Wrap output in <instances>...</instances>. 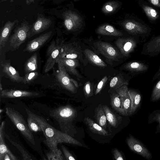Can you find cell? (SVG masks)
Wrapping results in <instances>:
<instances>
[{
  "instance_id": "33",
  "label": "cell",
  "mask_w": 160,
  "mask_h": 160,
  "mask_svg": "<svg viewBox=\"0 0 160 160\" xmlns=\"http://www.w3.org/2000/svg\"><path fill=\"white\" fill-rule=\"evenodd\" d=\"M154 122L158 123L157 126L155 133H159L160 132V109L153 111L148 116V124H151Z\"/></svg>"
},
{
  "instance_id": "46",
  "label": "cell",
  "mask_w": 160,
  "mask_h": 160,
  "mask_svg": "<svg viewBox=\"0 0 160 160\" xmlns=\"http://www.w3.org/2000/svg\"><path fill=\"white\" fill-rule=\"evenodd\" d=\"M160 78V65L158 71L156 73L153 77L152 82H153L157 79Z\"/></svg>"
},
{
  "instance_id": "15",
  "label": "cell",
  "mask_w": 160,
  "mask_h": 160,
  "mask_svg": "<svg viewBox=\"0 0 160 160\" xmlns=\"http://www.w3.org/2000/svg\"><path fill=\"white\" fill-rule=\"evenodd\" d=\"M52 33V31H49L29 42L23 51L32 52L37 50L49 40Z\"/></svg>"
},
{
  "instance_id": "44",
  "label": "cell",
  "mask_w": 160,
  "mask_h": 160,
  "mask_svg": "<svg viewBox=\"0 0 160 160\" xmlns=\"http://www.w3.org/2000/svg\"><path fill=\"white\" fill-rule=\"evenodd\" d=\"M112 153L115 160H124L122 153L117 148L112 149Z\"/></svg>"
},
{
  "instance_id": "35",
  "label": "cell",
  "mask_w": 160,
  "mask_h": 160,
  "mask_svg": "<svg viewBox=\"0 0 160 160\" xmlns=\"http://www.w3.org/2000/svg\"><path fill=\"white\" fill-rule=\"evenodd\" d=\"M119 5V3L116 1L108 2L103 5L102 11L105 13H111L115 11L118 8Z\"/></svg>"
},
{
  "instance_id": "38",
  "label": "cell",
  "mask_w": 160,
  "mask_h": 160,
  "mask_svg": "<svg viewBox=\"0 0 160 160\" xmlns=\"http://www.w3.org/2000/svg\"><path fill=\"white\" fill-rule=\"evenodd\" d=\"M47 156L48 160H64L62 152L59 149L56 153L50 151L47 153Z\"/></svg>"
},
{
  "instance_id": "12",
  "label": "cell",
  "mask_w": 160,
  "mask_h": 160,
  "mask_svg": "<svg viewBox=\"0 0 160 160\" xmlns=\"http://www.w3.org/2000/svg\"><path fill=\"white\" fill-rule=\"evenodd\" d=\"M3 75L13 82L24 84V77L20 75L17 71L11 64L10 61H6L1 63Z\"/></svg>"
},
{
  "instance_id": "42",
  "label": "cell",
  "mask_w": 160,
  "mask_h": 160,
  "mask_svg": "<svg viewBox=\"0 0 160 160\" xmlns=\"http://www.w3.org/2000/svg\"><path fill=\"white\" fill-rule=\"evenodd\" d=\"M61 148L66 160H76L65 146L62 145L61 146Z\"/></svg>"
},
{
  "instance_id": "43",
  "label": "cell",
  "mask_w": 160,
  "mask_h": 160,
  "mask_svg": "<svg viewBox=\"0 0 160 160\" xmlns=\"http://www.w3.org/2000/svg\"><path fill=\"white\" fill-rule=\"evenodd\" d=\"M108 77L106 76L98 83L95 92V95L98 94L103 88L108 80Z\"/></svg>"
},
{
  "instance_id": "8",
  "label": "cell",
  "mask_w": 160,
  "mask_h": 160,
  "mask_svg": "<svg viewBox=\"0 0 160 160\" xmlns=\"http://www.w3.org/2000/svg\"><path fill=\"white\" fill-rule=\"evenodd\" d=\"M126 142L129 149L148 160L152 158V154L147 147L139 140L129 134L126 139Z\"/></svg>"
},
{
  "instance_id": "22",
  "label": "cell",
  "mask_w": 160,
  "mask_h": 160,
  "mask_svg": "<svg viewBox=\"0 0 160 160\" xmlns=\"http://www.w3.org/2000/svg\"><path fill=\"white\" fill-rule=\"evenodd\" d=\"M57 61L61 62L63 65L67 72L71 74L76 76L78 78H82L76 69V68L79 65L78 60L58 58Z\"/></svg>"
},
{
  "instance_id": "32",
  "label": "cell",
  "mask_w": 160,
  "mask_h": 160,
  "mask_svg": "<svg viewBox=\"0 0 160 160\" xmlns=\"http://www.w3.org/2000/svg\"><path fill=\"white\" fill-rule=\"evenodd\" d=\"M102 106L107 120L109 123L112 127H117L118 124V121L117 117L108 106L104 105Z\"/></svg>"
},
{
  "instance_id": "24",
  "label": "cell",
  "mask_w": 160,
  "mask_h": 160,
  "mask_svg": "<svg viewBox=\"0 0 160 160\" xmlns=\"http://www.w3.org/2000/svg\"><path fill=\"white\" fill-rule=\"evenodd\" d=\"M84 121L89 129L92 132L104 136H107L110 134L107 131L90 118H85Z\"/></svg>"
},
{
  "instance_id": "18",
  "label": "cell",
  "mask_w": 160,
  "mask_h": 160,
  "mask_svg": "<svg viewBox=\"0 0 160 160\" xmlns=\"http://www.w3.org/2000/svg\"><path fill=\"white\" fill-rule=\"evenodd\" d=\"M80 55V53L77 48L72 44H63L58 58L78 60Z\"/></svg>"
},
{
  "instance_id": "41",
  "label": "cell",
  "mask_w": 160,
  "mask_h": 160,
  "mask_svg": "<svg viewBox=\"0 0 160 160\" xmlns=\"http://www.w3.org/2000/svg\"><path fill=\"white\" fill-rule=\"evenodd\" d=\"M128 85H124L115 90L117 94L122 97L129 94Z\"/></svg>"
},
{
  "instance_id": "14",
  "label": "cell",
  "mask_w": 160,
  "mask_h": 160,
  "mask_svg": "<svg viewBox=\"0 0 160 160\" xmlns=\"http://www.w3.org/2000/svg\"><path fill=\"white\" fill-rule=\"evenodd\" d=\"M52 21L50 19L45 18L42 15H38L28 32V38H30L46 30L50 27Z\"/></svg>"
},
{
  "instance_id": "4",
  "label": "cell",
  "mask_w": 160,
  "mask_h": 160,
  "mask_svg": "<svg viewBox=\"0 0 160 160\" xmlns=\"http://www.w3.org/2000/svg\"><path fill=\"white\" fill-rule=\"evenodd\" d=\"M6 113L26 139L33 145L35 142L32 134L23 116L13 108L7 107Z\"/></svg>"
},
{
  "instance_id": "16",
  "label": "cell",
  "mask_w": 160,
  "mask_h": 160,
  "mask_svg": "<svg viewBox=\"0 0 160 160\" xmlns=\"http://www.w3.org/2000/svg\"><path fill=\"white\" fill-rule=\"evenodd\" d=\"M40 93L30 91L5 89L0 92L1 98H15L35 97L39 96Z\"/></svg>"
},
{
  "instance_id": "13",
  "label": "cell",
  "mask_w": 160,
  "mask_h": 160,
  "mask_svg": "<svg viewBox=\"0 0 160 160\" xmlns=\"http://www.w3.org/2000/svg\"><path fill=\"white\" fill-rule=\"evenodd\" d=\"M95 48L109 60H114L119 55L118 52L111 44L106 42L98 41L94 44Z\"/></svg>"
},
{
  "instance_id": "21",
  "label": "cell",
  "mask_w": 160,
  "mask_h": 160,
  "mask_svg": "<svg viewBox=\"0 0 160 160\" xmlns=\"http://www.w3.org/2000/svg\"><path fill=\"white\" fill-rule=\"evenodd\" d=\"M124 68L126 70L137 75L147 71L149 66L142 62L134 61L127 63L124 66Z\"/></svg>"
},
{
  "instance_id": "28",
  "label": "cell",
  "mask_w": 160,
  "mask_h": 160,
  "mask_svg": "<svg viewBox=\"0 0 160 160\" xmlns=\"http://www.w3.org/2000/svg\"><path fill=\"white\" fill-rule=\"evenodd\" d=\"M84 53L87 58L93 64L102 68L107 67L106 63L91 50L88 49H85Z\"/></svg>"
},
{
  "instance_id": "31",
  "label": "cell",
  "mask_w": 160,
  "mask_h": 160,
  "mask_svg": "<svg viewBox=\"0 0 160 160\" xmlns=\"http://www.w3.org/2000/svg\"><path fill=\"white\" fill-rule=\"evenodd\" d=\"M25 109L28 115V125L30 131L35 132H42L41 126L32 116L30 112V111L28 109L26 108Z\"/></svg>"
},
{
  "instance_id": "7",
  "label": "cell",
  "mask_w": 160,
  "mask_h": 160,
  "mask_svg": "<svg viewBox=\"0 0 160 160\" xmlns=\"http://www.w3.org/2000/svg\"><path fill=\"white\" fill-rule=\"evenodd\" d=\"M58 69L56 71V78L60 85L64 88L72 93L77 92V88L72 82V78L69 76L63 65L57 61Z\"/></svg>"
},
{
  "instance_id": "17",
  "label": "cell",
  "mask_w": 160,
  "mask_h": 160,
  "mask_svg": "<svg viewBox=\"0 0 160 160\" xmlns=\"http://www.w3.org/2000/svg\"><path fill=\"white\" fill-rule=\"evenodd\" d=\"M138 3L151 23H155L160 18L159 12L149 5L148 2L143 0H139Z\"/></svg>"
},
{
  "instance_id": "23",
  "label": "cell",
  "mask_w": 160,
  "mask_h": 160,
  "mask_svg": "<svg viewBox=\"0 0 160 160\" xmlns=\"http://www.w3.org/2000/svg\"><path fill=\"white\" fill-rule=\"evenodd\" d=\"M128 93L132 102L130 116L135 113L140 107L142 96L140 92L137 90L130 89Z\"/></svg>"
},
{
  "instance_id": "37",
  "label": "cell",
  "mask_w": 160,
  "mask_h": 160,
  "mask_svg": "<svg viewBox=\"0 0 160 160\" xmlns=\"http://www.w3.org/2000/svg\"><path fill=\"white\" fill-rule=\"evenodd\" d=\"M150 101L156 102L160 100V79L154 87L151 93Z\"/></svg>"
},
{
  "instance_id": "5",
  "label": "cell",
  "mask_w": 160,
  "mask_h": 160,
  "mask_svg": "<svg viewBox=\"0 0 160 160\" xmlns=\"http://www.w3.org/2000/svg\"><path fill=\"white\" fill-rule=\"evenodd\" d=\"M63 42L59 38L53 39L47 48L46 53V61L43 69V72L45 73L53 67L60 54Z\"/></svg>"
},
{
  "instance_id": "30",
  "label": "cell",
  "mask_w": 160,
  "mask_h": 160,
  "mask_svg": "<svg viewBox=\"0 0 160 160\" xmlns=\"http://www.w3.org/2000/svg\"><path fill=\"white\" fill-rule=\"evenodd\" d=\"M129 81L125 79L122 75H118L113 77L110 82V89L116 90L124 85H128Z\"/></svg>"
},
{
  "instance_id": "6",
  "label": "cell",
  "mask_w": 160,
  "mask_h": 160,
  "mask_svg": "<svg viewBox=\"0 0 160 160\" xmlns=\"http://www.w3.org/2000/svg\"><path fill=\"white\" fill-rule=\"evenodd\" d=\"M28 22L25 21L16 28L9 41L10 50H16L28 38V32L32 27Z\"/></svg>"
},
{
  "instance_id": "9",
  "label": "cell",
  "mask_w": 160,
  "mask_h": 160,
  "mask_svg": "<svg viewBox=\"0 0 160 160\" xmlns=\"http://www.w3.org/2000/svg\"><path fill=\"white\" fill-rule=\"evenodd\" d=\"M140 42V38L132 37L120 38L117 39L115 44L122 54L129 57Z\"/></svg>"
},
{
  "instance_id": "20",
  "label": "cell",
  "mask_w": 160,
  "mask_h": 160,
  "mask_svg": "<svg viewBox=\"0 0 160 160\" xmlns=\"http://www.w3.org/2000/svg\"><path fill=\"white\" fill-rule=\"evenodd\" d=\"M5 121H3L0 125V160H4L5 154L7 153L12 160H19L11 152L7 147L4 141V128Z\"/></svg>"
},
{
  "instance_id": "27",
  "label": "cell",
  "mask_w": 160,
  "mask_h": 160,
  "mask_svg": "<svg viewBox=\"0 0 160 160\" xmlns=\"http://www.w3.org/2000/svg\"><path fill=\"white\" fill-rule=\"evenodd\" d=\"M95 118L97 123L104 129L107 128V119L103 108L102 105L100 104L95 111Z\"/></svg>"
},
{
  "instance_id": "25",
  "label": "cell",
  "mask_w": 160,
  "mask_h": 160,
  "mask_svg": "<svg viewBox=\"0 0 160 160\" xmlns=\"http://www.w3.org/2000/svg\"><path fill=\"white\" fill-rule=\"evenodd\" d=\"M96 32L99 34L110 36L118 37L122 35V32L112 25L107 24L100 26L97 29Z\"/></svg>"
},
{
  "instance_id": "29",
  "label": "cell",
  "mask_w": 160,
  "mask_h": 160,
  "mask_svg": "<svg viewBox=\"0 0 160 160\" xmlns=\"http://www.w3.org/2000/svg\"><path fill=\"white\" fill-rule=\"evenodd\" d=\"M111 104L112 107L122 115L125 116L122 108L121 98L117 93H113L110 95Z\"/></svg>"
},
{
  "instance_id": "34",
  "label": "cell",
  "mask_w": 160,
  "mask_h": 160,
  "mask_svg": "<svg viewBox=\"0 0 160 160\" xmlns=\"http://www.w3.org/2000/svg\"><path fill=\"white\" fill-rule=\"evenodd\" d=\"M121 99L122 107L124 112L125 116H130L132 102L129 94L121 97Z\"/></svg>"
},
{
  "instance_id": "2",
  "label": "cell",
  "mask_w": 160,
  "mask_h": 160,
  "mask_svg": "<svg viewBox=\"0 0 160 160\" xmlns=\"http://www.w3.org/2000/svg\"><path fill=\"white\" fill-rule=\"evenodd\" d=\"M75 108L70 105L60 106L50 111V115L58 122L62 132L68 134L69 124L76 116Z\"/></svg>"
},
{
  "instance_id": "3",
  "label": "cell",
  "mask_w": 160,
  "mask_h": 160,
  "mask_svg": "<svg viewBox=\"0 0 160 160\" xmlns=\"http://www.w3.org/2000/svg\"><path fill=\"white\" fill-rule=\"evenodd\" d=\"M124 29L128 33L144 41L150 35L152 29L143 21L138 18L128 19L122 23Z\"/></svg>"
},
{
  "instance_id": "10",
  "label": "cell",
  "mask_w": 160,
  "mask_h": 160,
  "mask_svg": "<svg viewBox=\"0 0 160 160\" xmlns=\"http://www.w3.org/2000/svg\"><path fill=\"white\" fill-rule=\"evenodd\" d=\"M141 54L149 57H153L160 54V35L153 36L142 46Z\"/></svg>"
},
{
  "instance_id": "26",
  "label": "cell",
  "mask_w": 160,
  "mask_h": 160,
  "mask_svg": "<svg viewBox=\"0 0 160 160\" xmlns=\"http://www.w3.org/2000/svg\"><path fill=\"white\" fill-rule=\"evenodd\" d=\"M38 54L35 53L26 61L24 66L25 74L30 72H36L38 68Z\"/></svg>"
},
{
  "instance_id": "47",
  "label": "cell",
  "mask_w": 160,
  "mask_h": 160,
  "mask_svg": "<svg viewBox=\"0 0 160 160\" xmlns=\"http://www.w3.org/2000/svg\"><path fill=\"white\" fill-rule=\"evenodd\" d=\"M4 160H12L10 157L8 155V154L7 153H6L5 154L4 158Z\"/></svg>"
},
{
  "instance_id": "1",
  "label": "cell",
  "mask_w": 160,
  "mask_h": 160,
  "mask_svg": "<svg viewBox=\"0 0 160 160\" xmlns=\"http://www.w3.org/2000/svg\"><path fill=\"white\" fill-rule=\"evenodd\" d=\"M30 112L41 126L46 139L45 143L52 152L57 153L58 149L57 146L60 143L84 146L80 142L71 136L54 128L42 117L37 115L31 111Z\"/></svg>"
},
{
  "instance_id": "11",
  "label": "cell",
  "mask_w": 160,
  "mask_h": 160,
  "mask_svg": "<svg viewBox=\"0 0 160 160\" xmlns=\"http://www.w3.org/2000/svg\"><path fill=\"white\" fill-rule=\"evenodd\" d=\"M63 17L64 26L68 31L76 30L82 25V21L81 17L75 12L67 11L64 13Z\"/></svg>"
},
{
  "instance_id": "19",
  "label": "cell",
  "mask_w": 160,
  "mask_h": 160,
  "mask_svg": "<svg viewBox=\"0 0 160 160\" xmlns=\"http://www.w3.org/2000/svg\"><path fill=\"white\" fill-rule=\"evenodd\" d=\"M18 23V21L15 20L11 22H6L1 29L0 34V49L4 48L10 35L12 29Z\"/></svg>"
},
{
  "instance_id": "40",
  "label": "cell",
  "mask_w": 160,
  "mask_h": 160,
  "mask_svg": "<svg viewBox=\"0 0 160 160\" xmlns=\"http://www.w3.org/2000/svg\"><path fill=\"white\" fill-rule=\"evenodd\" d=\"M38 72H34L27 73L24 76L25 80V84H30L36 79L38 75Z\"/></svg>"
},
{
  "instance_id": "39",
  "label": "cell",
  "mask_w": 160,
  "mask_h": 160,
  "mask_svg": "<svg viewBox=\"0 0 160 160\" xmlns=\"http://www.w3.org/2000/svg\"><path fill=\"white\" fill-rule=\"evenodd\" d=\"M93 90V86L91 83L89 81L86 82L83 88V91L86 98L92 95Z\"/></svg>"
},
{
  "instance_id": "36",
  "label": "cell",
  "mask_w": 160,
  "mask_h": 160,
  "mask_svg": "<svg viewBox=\"0 0 160 160\" xmlns=\"http://www.w3.org/2000/svg\"><path fill=\"white\" fill-rule=\"evenodd\" d=\"M5 136L11 144L16 147L20 151L22 156V160H33L30 156L21 145L12 140L7 134H5Z\"/></svg>"
},
{
  "instance_id": "45",
  "label": "cell",
  "mask_w": 160,
  "mask_h": 160,
  "mask_svg": "<svg viewBox=\"0 0 160 160\" xmlns=\"http://www.w3.org/2000/svg\"><path fill=\"white\" fill-rule=\"evenodd\" d=\"M147 1L154 6L160 8V0H148Z\"/></svg>"
}]
</instances>
